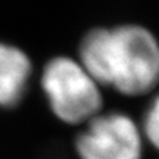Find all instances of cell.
<instances>
[{
	"instance_id": "cell-2",
	"label": "cell",
	"mask_w": 159,
	"mask_h": 159,
	"mask_svg": "<svg viewBox=\"0 0 159 159\" xmlns=\"http://www.w3.org/2000/svg\"><path fill=\"white\" fill-rule=\"evenodd\" d=\"M41 89L52 112L65 124H85L102 108L99 84L72 57L49 61L43 69Z\"/></svg>"
},
{
	"instance_id": "cell-4",
	"label": "cell",
	"mask_w": 159,
	"mask_h": 159,
	"mask_svg": "<svg viewBox=\"0 0 159 159\" xmlns=\"http://www.w3.org/2000/svg\"><path fill=\"white\" fill-rule=\"evenodd\" d=\"M31 61L21 49L0 43V108L16 105L31 75Z\"/></svg>"
},
{
	"instance_id": "cell-5",
	"label": "cell",
	"mask_w": 159,
	"mask_h": 159,
	"mask_svg": "<svg viewBox=\"0 0 159 159\" xmlns=\"http://www.w3.org/2000/svg\"><path fill=\"white\" fill-rule=\"evenodd\" d=\"M142 134H144L150 144L156 150H159V94L152 100L146 111Z\"/></svg>"
},
{
	"instance_id": "cell-3",
	"label": "cell",
	"mask_w": 159,
	"mask_h": 159,
	"mask_svg": "<svg viewBox=\"0 0 159 159\" xmlns=\"http://www.w3.org/2000/svg\"><path fill=\"white\" fill-rule=\"evenodd\" d=\"M80 159H142L143 134L128 115H96L75 142Z\"/></svg>"
},
{
	"instance_id": "cell-1",
	"label": "cell",
	"mask_w": 159,
	"mask_h": 159,
	"mask_svg": "<svg viewBox=\"0 0 159 159\" xmlns=\"http://www.w3.org/2000/svg\"><path fill=\"white\" fill-rule=\"evenodd\" d=\"M78 62L99 85L128 96L144 94L159 83V43L140 25L90 31L80 44Z\"/></svg>"
}]
</instances>
